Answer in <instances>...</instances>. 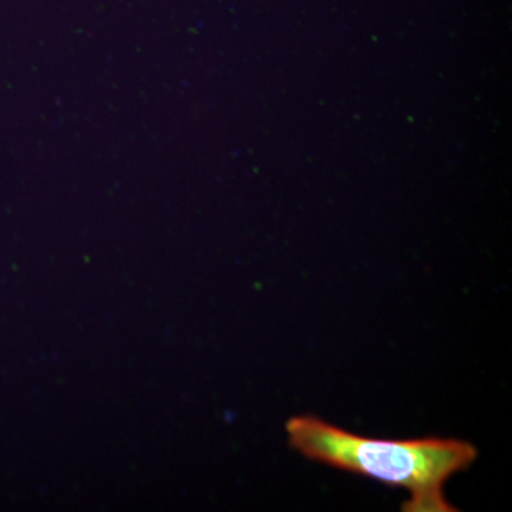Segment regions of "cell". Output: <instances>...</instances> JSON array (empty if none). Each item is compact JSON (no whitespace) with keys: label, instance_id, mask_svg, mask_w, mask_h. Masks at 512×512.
I'll use <instances>...</instances> for the list:
<instances>
[{"label":"cell","instance_id":"1","mask_svg":"<svg viewBox=\"0 0 512 512\" xmlns=\"http://www.w3.org/2000/svg\"><path fill=\"white\" fill-rule=\"evenodd\" d=\"M286 433L293 450L308 460L406 488L410 497L404 501V512L458 511L444 497V485L478 457L477 448L468 441L372 439L315 416L292 417L286 421Z\"/></svg>","mask_w":512,"mask_h":512}]
</instances>
